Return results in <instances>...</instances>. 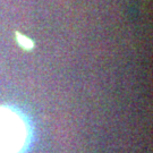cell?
<instances>
[{
  "label": "cell",
  "instance_id": "cell-2",
  "mask_svg": "<svg viewBox=\"0 0 153 153\" xmlns=\"http://www.w3.org/2000/svg\"><path fill=\"white\" fill-rule=\"evenodd\" d=\"M19 42H21V44H23V47H24L25 49H30V48H32V42H31V41H28L25 36H22V38L19 39Z\"/></svg>",
  "mask_w": 153,
  "mask_h": 153
},
{
  "label": "cell",
  "instance_id": "cell-1",
  "mask_svg": "<svg viewBox=\"0 0 153 153\" xmlns=\"http://www.w3.org/2000/svg\"><path fill=\"white\" fill-rule=\"evenodd\" d=\"M27 137V126L22 117L0 107V153H21Z\"/></svg>",
  "mask_w": 153,
  "mask_h": 153
}]
</instances>
